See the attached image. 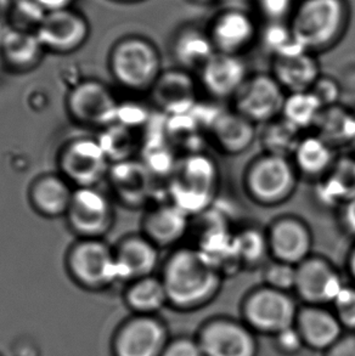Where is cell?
Returning <instances> with one entry per match:
<instances>
[{
	"label": "cell",
	"mask_w": 355,
	"mask_h": 356,
	"mask_svg": "<svg viewBox=\"0 0 355 356\" xmlns=\"http://www.w3.org/2000/svg\"><path fill=\"white\" fill-rule=\"evenodd\" d=\"M216 53L208 32L192 26L177 31L171 43V54L177 67L195 76Z\"/></svg>",
	"instance_id": "obj_26"
},
{
	"label": "cell",
	"mask_w": 355,
	"mask_h": 356,
	"mask_svg": "<svg viewBox=\"0 0 355 356\" xmlns=\"http://www.w3.org/2000/svg\"><path fill=\"white\" fill-rule=\"evenodd\" d=\"M286 97L287 92L271 73H255L246 81L231 105L234 111L262 127L281 117Z\"/></svg>",
	"instance_id": "obj_10"
},
{
	"label": "cell",
	"mask_w": 355,
	"mask_h": 356,
	"mask_svg": "<svg viewBox=\"0 0 355 356\" xmlns=\"http://www.w3.org/2000/svg\"><path fill=\"white\" fill-rule=\"evenodd\" d=\"M255 3L269 22H283L297 5L296 0H255Z\"/></svg>",
	"instance_id": "obj_38"
},
{
	"label": "cell",
	"mask_w": 355,
	"mask_h": 356,
	"mask_svg": "<svg viewBox=\"0 0 355 356\" xmlns=\"http://www.w3.org/2000/svg\"><path fill=\"white\" fill-rule=\"evenodd\" d=\"M278 341H280L281 347L285 350H288V352H293V350H296L301 346L299 336L291 327L286 328V330H283L281 332H278Z\"/></svg>",
	"instance_id": "obj_42"
},
{
	"label": "cell",
	"mask_w": 355,
	"mask_h": 356,
	"mask_svg": "<svg viewBox=\"0 0 355 356\" xmlns=\"http://www.w3.org/2000/svg\"><path fill=\"white\" fill-rule=\"evenodd\" d=\"M164 343L162 326L152 318L132 320L116 339L117 356H159Z\"/></svg>",
	"instance_id": "obj_25"
},
{
	"label": "cell",
	"mask_w": 355,
	"mask_h": 356,
	"mask_svg": "<svg viewBox=\"0 0 355 356\" xmlns=\"http://www.w3.org/2000/svg\"><path fill=\"white\" fill-rule=\"evenodd\" d=\"M207 131L216 149L231 157L245 154L258 138L257 125L232 108L221 110Z\"/></svg>",
	"instance_id": "obj_21"
},
{
	"label": "cell",
	"mask_w": 355,
	"mask_h": 356,
	"mask_svg": "<svg viewBox=\"0 0 355 356\" xmlns=\"http://www.w3.org/2000/svg\"><path fill=\"white\" fill-rule=\"evenodd\" d=\"M125 1H136V0H125Z\"/></svg>",
	"instance_id": "obj_48"
},
{
	"label": "cell",
	"mask_w": 355,
	"mask_h": 356,
	"mask_svg": "<svg viewBox=\"0 0 355 356\" xmlns=\"http://www.w3.org/2000/svg\"><path fill=\"white\" fill-rule=\"evenodd\" d=\"M60 174L74 188L99 186L109 177L111 161L100 141L91 136H79L63 145L58 154Z\"/></svg>",
	"instance_id": "obj_7"
},
{
	"label": "cell",
	"mask_w": 355,
	"mask_h": 356,
	"mask_svg": "<svg viewBox=\"0 0 355 356\" xmlns=\"http://www.w3.org/2000/svg\"><path fill=\"white\" fill-rule=\"evenodd\" d=\"M34 32L45 51L66 55L87 43L90 24L84 15L68 8L47 13Z\"/></svg>",
	"instance_id": "obj_12"
},
{
	"label": "cell",
	"mask_w": 355,
	"mask_h": 356,
	"mask_svg": "<svg viewBox=\"0 0 355 356\" xmlns=\"http://www.w3.org/2000/svg\"><path fill=\"white\" fill-rule=\"evenodd\" d=\"M329 356H355V338H346L337 343Z\"/></svg>",
	"instance_id": "obj_43"
},
{
	"label": "cell",
	"mask_w": 355,
	"mask_h": 356,
	"mask_svg": "<svg viewBox=\"0 0 355 356\" xmlns=\"http://www.w3.org/2000/svg\"><path fill=\"white\" fill-rule=\"evenodd\" d=\"M109 70L122 89L134 94H149L164 72L159 48L139 34L125 35L112 45Z\"/></svg>",
	"instance_id": "obj_3"
},
{
	"label": "cell",
	"mask_w": 355,
	"mask_h": 356,
	"mask_svg": "<svg viewBox=\"0 0 355 356\" xmlns=\"http://www.w3.org/2000/svg\"><path fill=\"white\" fill-rule=\"evenodd\" d=\"M314 133L335 149L352 146L355 139V108L337 104L322 108Z\"/></svg>",
	"instance_id": "obj_29"
},
{
	"label": "cell",
	"mask_w": 355,
	"mask_h": 356,
	"mask_svg": "<svg viewBox=\"0 0 355 356\" xmlns=\"http://www.w3.org/2000/svg\"><path fill=\"white\" fill-rule=\"evenodd\" d=\"M338 220L347 235L355 238V197L348 200L338 208Z\"/></svg>",
	"instance_id": "obj_40"
},
{
	"label": "cell",
	"mask_w": 355,
	"mask_h": 356,
	"mask_svg": "<svg viewBox=\"0 0 355 356\" xmlns=\"http://www.w3.org/2000/svg\"><path fill=\"white\" fill-rule=\"evenodd\" d=\"M240 55L216 53L197 72L198 87L213 102H232L250 77Z\"/></svg>",
	"instance_id": "obj_13"
},
{
	"label": "cell",
	"mask_w": 355,
	"mask_h": 356,
	"mask_svg": "<svg viewBox=\"0 0 355 356\" xmlns=\"http://www.w3.org/2000/svg\"><path fill=\"white\" fill-rule=\"evenodd\" d=\"M34 1H36L45 13L72 8V4L74 3V0H34Z\"/></svg>",
	"instance_id": "obj_44"
},
{
	"label": "cell",
	"mask_w": 355,
	"mask_h": 356,
	"mask_svg": "<svg viewBox=\"0 0 355 356\" xmlns=\"http://www.w3.org/2000/svg\"><path fill=\"white\" fill-rule=\"evenodd\" d=\"M309 92H312L313 95L317 97L322 108L341 104V99L343 97L341 81L325 74H322L319 77Z\"/></svg>",
	"instance_id": "obj_37"
},
{
	"label": "cell",
	"mask_w": 355,
	"mask_h": 356,
	"mask_svg": "<svg viewBox=\"0 0 355 356\" xmlns=\"http://www.w3.org/2000/svg\"><path fill=\"white\" fill-rule=\"evenodd\" d=\"M74 188L60 173L42 174L29 186V203L40 217H66Z\"/></svg>",
	"instance_id": "obj_22"
},
{
	"label": "cell",
	"mask_w": 355,
	"mask_h": 356,
	"mask_svg": "<svg viewBox=\"0 0 355 356\" xmlns=\"http://www.w3.org/2000/svg\"><path fill=\"white\" fill-rule=\"evenodd\" d=\"M207 32L216 53L240 56L258 38L255 21L246 11L239 9L221 13L212 21Z\"/></svg>",
	"instance_id": "obj_17"
},
{
	"label": "cell",
	"mask_w": 355,
	"mask_h": 356,
	"mask_svg": "<svg viewBox=\"0 0 355 356\" xmlns=\"http://www.w3.org/2000/svg\"><path fill=\"white\" fill-rule=\"evenodd\" d=\"M322 111V106L312 92H291L283 104L281 118L302 133L314 129Z\"/></svg>",
	"instance_id": "obj_31"
},
{
	"label": "cell",
	"mask_w": 355,
	"mask_h": 356,
	"mask_svg": "<svg viewBox=\"0 0 355 356\" xmlns=\"http://www.w3.org/2000/svg\"><path fill=\"white\" fill-rule=\"evenodd\" d=\"M347 269L355 281V242L347 254Z\"/></svg>",
	"instance_id": "obj_46"
},
{
	"label": "cell",
	"mask_w": 355,
	"mask_h": 356,
	"mask_svg": "<svg viewBox=\"0 0 355 356\" xmlns=\"http://www.w3.org/2000/svg\"><path fill=\"white\" fill-rule=\"evenodd\" d=\"M270 259L301 264L313 254L314 236L309 224L293 214H283L265 229Z\"/></svg>",
	"instance_id": "obj_11"
},
{
	"label": "cell",
	"mask_w": 355,
	"mask_h": 356,
	"mask_svg": "<svg viewBox=\"0 0 355 356\" xmlns=\"http://www.w3.org/2000/svg\"><path fill=\"white\" fill-rule=\"evenodd\" d=\"M45 49L32 29L5 27L1 39L3 66L14 72H27L37 67L43 58Z\"/></svg>",
	"instance_id": "obj_24"
},
{
	"label": "cell",
	"mask_w": 355,
	"mask_h": 356,
	"mask_svg": "<svg viewBox=\"0 0 355 356\" xmlns=\"http://www.w3.org/2000/svg\"><path fill=\"white\" fill-rule=\"evenodd\" d=\"M299 323L303 336L313 347H329L336 341L340 334V326L336 318L324 310H304L301 314Z\"/></svg>",
	"instance_id": "obj_33"
},
{
	"label": "cell",
	"mask_w": 355,
	"mask_h": 356,
	"mask_svg": "<svg viewBox=\"0 0 355 356\" xmlns=\"http://www.w3.org/2000/svg\"><path fill=\"white\" fill-rule=\"evenodd\" d=\"M125 299L130 308L141 314L156 312L168 300L162 280L154 275L129 282Z\"/></svg>",
	"instance_id": "obj_30"
},
{
	"label": "cell",
	"mask_w": 355,
	"mask_h": 356,
	"mask_svg": "<svg viewBox=\"0 0 355 356\" xmlns=\"http://www.w3.org/2000/svg\"><path fill=\"white\" fill-rule=\"evenodd\" d=\"M65 218L78 238H104L115 224V207L99 186L76 188Z\"/></svg>",
	"instance_id": "obj_9"
},
{
	"label": "cell",
	"mask_w": 355,
	"mask_h": 356,
	"mask_svg": "<svg viewBox=\"0 0 355 356\" xmlns=\"http://www.w3.org/2000/svg\"><path fill=\"white\" fill-rule=\"evenodd\" d=\"M352 146H354V147H355V139H354V143H353V145H352Z\"/></svg>",
	"instance_id": "obj_49"
},
{
	"label": "cell",
	"mask_w": 355,
	"mask_h": 356,
	"mask_svg": "<svg viewBox=\"0 0 355 356\" xmlns=\"http://www.w3.org/2000/svg\"><path fill=\"white\" fill-rule=\"evenodd\" d=\"M345 286L335 265L322 255L313 253L297 265L294 289L309 303L335 302Z\"/></svg>",
	"instance_id": "obj_14"
},
{
	"label": "cell",
	"mask_w": 355,
	"mask_h": 356,
	"mask_svg": "<svg viewBox=\"0 0 355 356\" xmlns=\"http://www.w3.org/2000/svg\"><path fill=\"white\" fill-rule=\"evenodd\" d=\"M66 266L71 277L86 289H105L120 281L115 247L104 238L73 242L66 253Z\"/></svg>",
	"instance_id": "obj_6"
},
{
	"label": "cell",
	"mask_w": 355,
	"mask_h": 356,
	"mask_svg": "<svg viewBox=\"0 0 355 356\" xmlns=\"http://www.w3.org/2000/svg\"><path fill=\"white\" fill-rule=\"evenodd\" d=\"M263 276L268 287L285 292L296 286L297 266L271 259L270 263L265 264Z\"/></svg>",
	"instance_id": "obj_36"
},
{
	"label": "cell",
	"mask_w": 355,
	"mask_h": 356,
	"mask_svg": "<svg viewBox=\"0 0 355 356\" xmlns=\"http://www.w3.org/2000/svg\"><path fill=\"white\" fill-rule=\"evenodd\" d=\"M258 138L263 147V152L291 159L302 138V133L280 117L278 120L262 125Z\"/></svg>",
	"instance_id": "obj_32"
},
{
	"label": "cell",
	"mask_w": 355,
	"mask_h": 356,
	"mask_svg": "<svg viewBox=\"0 0 355 356\" xmlns=\"http://www.w3.org/2000/svg\"><path fill=\"white\" fill-rule=\"evenodd\" d=\"M347 0H302L288 19L296 43L314 54L333 48L349 24Z\"/></svg>",
	"instance_id": "obj_2"
},
{
	"label": "cell",
	"mask_w": 355,
	"mask_h": 356,
	"mask_svg": "<svg viewBox=\"0 0 355 356\" xmlns=\"http://www.w3.org/2000/svg\"><path fill=\"white\" fill-rule=\"evenodd\" d=\"M132 129L128 125L115 122L102 130V136L97 138L101 146L105 149L111 163L133 159L134 139L132 136Z\"/></svg>",
	"instance_id": "obj_35"
},
{
	"label": "cell",
	"mask_w": 355,
	"mask_h": 356,
	"mask_svg": "<svg viewBox=\"0 0 355 356\" xmlns=\"http://www.w3.org/2000/svg\"><path fill=\"white\" fill-rule=\"evenodd\" d=\"M270 73L287 94L309 92L322 74L317 54L301 47L274 56Z\"/></svg>",
	"instance_id": "obj_18"
},
{
	"label": "cell",
	"mask_w": 355,
	"mask_h": 356,
	"mask_svg": "<svg viewBox=\"0 0 355 356\" xmlns=\"http://www.w3.org/2000/svg\"><path fill=\"white\" fill-rule=\"evenodd\" d=\"M161 280L171 303L178 307H195L216 293L221 274L196 247L179 245L164 260Z\"/></svg>",
	"instance_id": "obj_1"
},
{
	"label": "cell",
	"mask_w": 355,
	"mask_h": 356,
	"mask_svg": "<svg viewBox=\"0 0 355 356\" xmlns=\"http://www.w3.org/2000/svg\"><path fill=\"white\" fill-rule=\"evenodd\" d=\"M164 356H201V352L194 343L182 341L169 347Z\"/></svg>",
	"instance_id": "obj_41"
},
{
	"label": "cell",
	"mask_w": 355,
	"mask_h": 356,
	"mask_svg": "<svg viewBox=\"0 0 355 356\" xmlns=\"http://www.w3.org/2000/svg\"><path fill=\"white\" fill-rule=\"evenodd\" d=\"M151 175L143 162L127 159L111 164V188L116 197L127 207H140L150 197Z\"/></svg>",
	"instance_id": "obj_23"
},
{
	"label": "cell",
	"mask_w": 355,
	"mask_h": 356,
	"mask_svg": "<svg viewBox=\"0 0 355 356\" xmlns=\"http://www.w3.org/2000/svg\"><path fill=\"white\" fill-rule=\"evenodd\" d=\"M197 89L200 87L194 73L174 67L164 70L149 94L159 110L168 116H179L190 113L196 106Z\"/></svg>",
	"instance_id": "obj_15"
},
{
	"label": "cell",
	"mask_w": 355,
	"mask_h": 356,
	"mask_svg": "<svg viewBox=\"0 0 355 356\" xmlns=\"http://www.w3.org/2000/svg\"><path fill=\"white\" fill-rule=\"evenodd\" d=\"M341 84L343 88V95H349L355 102V63L345 71V77L343 81H341Z\"/></svg>",
	"instance_id": "obj_45"
},
{
	"label": "cell",
	"mask_w": 355,
	"mask_h": 356,
	"mask_svg": "<svg viewBox=\"0 0 355 356\" xmlns=\"http://www.w3.org/2000/svg\"><path fill=\"white\" fill-rule=\"evenodd\" d=\"M294 314L292 299L283 291L268 286L251 294L246 303L247 318L265 331L281 332L291 327Z\"/></svg>",
	"instance_id": "obj_19"
},
{
	"label": "cell",
	"mask_w": 355,
	"mask_h": 356,
	"mask_svg": "<svg viewBox=\"0 0 355 356\" xmlns=\"http://www.w3.org/2000/svg\"><path fill=\"white\" fill-rule=\"evenodd\" d=\"M208 356H253L255 344L244 328L234 323H218L207 328L202 338Z\"/></svg>",
	"instance_id": "obj_28"
},
{
	"label": "cell",
	"mask_w": 355,
	"mask_h": 356,
	"mask_svg": "<svg viewBox=\"0 0 355 356\" xmlns=\"http://www.w3.org/2000/svg\"><path fill=\"white\" fill-rule=\"evenodd\" d=\"M5 27H6V24L0 19V67H4V66H3V60H1V39H3Z\"/></svg>",
	"instance_id": "obj_47"
},
{
	"label": "cell",
	"mask_w": 355,
	"mask_h": 356,
	"mask_svg": "<svg viewBox=\"0 0 355 356\" xmlns=\"http://www.w3.org/2000/svg\"><path fill=\"white\" fill-rule=\"evenodd\" d=\"M66 106L70 117L78 124L101 130L117 120L120 102L106 83L84 79L70 90Z\"/></svg>",
	"instance_id": "obj_8"
},
{
	"label": "cell",
	"mask_w": 355,
	"mask_h": 356,
	"mask_svg": "<svg viewBox=\"0 0 355 356\" xmlns=\"http://www.w3.org/2000/svg\"><path fill=\"white\" fill-rule=\"evenodd\" d=\"M144 234L159 250L175 248L191 227V217L171 201L152 204L145 212L141 222Z\"/></svg>",
	"instance_id": "obj_16"
},
{
	"label": "cell",
	"mask_w": 355,
	"mask_h": 356,
	"mask_svg": "<svg viewBox=\"0 0 355 356\" xmlns=\"http://www.w3.org/2000/svg\"><path fill=\"white\" fill-rule=\"evenodd\" d=\"M159 248L144 234H132L115 245L120 281L132 282L154 275L161 263Z\"/></svg>",
	"instance_id": "obj_20"
},
{
	"label": "cell",
	"mask_w": 355,
	"mask_h": 356,
	"mask_svg": "<svg viewBox=\"0 0 355 356\" xmlns=\"http://www.w3.org/2000/svg\"><path fill=\"white\" fill-rule=\"evenodd\" d=\"M219 185L216 162L202 152H194L178 159L172 174L169 201L190 216L197 217L213 206Z\"/></svg>",
	"instance_id": "obj_5"
},
{
	"label": "cell",
	"mask_w": 355,
	"mask_h": 356,
	"mask_svg": "<svg viewBox=\"0 0 355 356\" xmlns=\"http://www.w3.org/2000/svg\"><path fill=\"white\" fill-rule=\"evenodd\" d=\"M336 151L314 133L302 135L291 159L301 178L317 181L331 172L338 159Z\"/></svg>",
	"instance_id": "obj_27"
},
{
	"label": "cell",
	"mask_w": 355,
	"mask_h": 356,
	"mask_svg": "<svg viewBox=\"0 0 355 356\" xmlns=\"http://www.w3.org/2000/svg\"><path fill=\"white\" fill-rule=\"evenodd\" d=\"M333 303L342 323L355 328V289L345 286Z\"/></svg>",
	"instance_id": "obj_39"
},
{
	"label": "cell",
	"mask_w": 355,
	"mask_h": 356,
	"mask_svg": "<svg viewBox=\"0 0 355 356\" xmlns=\"http://www.w3.org/2000/svg\"><path fill=\"white\" fill-rule=\"evenodd\" d=\"M235 248L241 266L253 268L270 258L265 230L258 227H242L235 232Z\"/></svg>",
	"instance_id": "obj_34"
},
{
	"label": "cell",
	"mask_w": 355,
	"mask_h": 356,
	"mask_svg": "<svg viewBox=\"0 0 355 356\" xmlns=\"http://www.w3.org/2000/svg\"><path fill=\"white\" fill-rule=\"evenodd\" d=\"M299 179L292 159L262 152L246 165L242 188L247 198L257 206L278 207L293 197Z\"/></svg>",
	"instance_id": "obj_4"
}]
</instances>
